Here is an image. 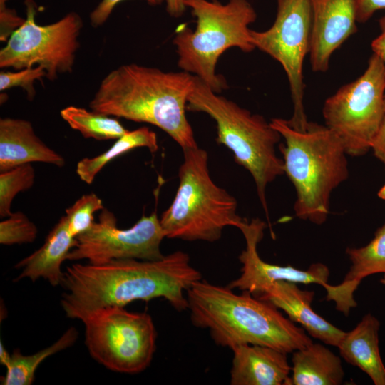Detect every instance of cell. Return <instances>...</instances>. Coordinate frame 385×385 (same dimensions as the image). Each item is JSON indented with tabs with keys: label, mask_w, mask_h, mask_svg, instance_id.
Instances as JSON below:
<instances>
[{
	"label": "cell",
	"mask_w": 385,
	"mask_h": 385,
	"mask_svg": "<svg viewBox=\"0 0 385 385\" xmlns=\"http://www.w3.org/2000/svg\"><path fill=\"white\" fill-rule=\"evenodd\" d=\"M202 279L181 250L160 260L125 259L101 265L73 263L64 272L61 304L66 315L82 320L109 306L165 299L175 309H188L187 291Z\"/></svg>",
	"instance_id": "cell-1"
},
{
	"label": "cell",
	"mask_w": 385,
	"mask_h": 385,
	"mask_svg": "<svg viewBox=\"0 0 385 385\" xmlns=\"http://www.w3.org/2000/svg\"><path fill=\"white\" fill-rule=\"evenodd\" d=\"M195 76L130 63L109 72L89 102L106 115L155 125L183 150L197 147L186 117Z\"/></svg>",
	"instance_id": "cell-2"
},
{
	"label": "cell",
	"mask_w": 385,
	"mask_h": 385,
	"mask_svg": "<svg viewBox=\"0 0 385 385\" xmlns=\"http://www.w3.org/2000/svg\"><path fill=\"white\" fill-rule=\"evenodd\" d=\"M186 297L192 323L207 329L219 346L232 349L241 344L261 345L289 354L312 343L303 328L248 292L237 294L227 286L200 279Z\"/></svg>",
	"instance_id": "cell-3"
},
{
	"label": "cell",
	"mask_w": 385,
	"mask_h": 385,
	"mask_svg": "<svg viewBox=\"0 0 385 385\" xmlns=\"http://www.w3.org/2000/svg\"><path fill=\"white\" fill-rule=\"evenodd\" d=\"M271 125L284 139L279 146L284 174L296 191L295 216L317 225L329 212L332 192L349 177L347 153L339 138L326 125L309 122L305 130L274 118Z\"/></svg>",
	"instance_id": "cell-4"
},
{
	"label": "cell",
	"mask_w": 385,
	"mask_h": 385,
	"mask_svg": "<svg viewBox=\"0 0 385 385\" xmlns=\"http://www.w3.org/2000/svg\"><path fill=\"white\" fill-rule=\"evenodd\" d=\"M187 110L205 113L215 121L217 142L229 148L235 162L250 173L268 217L266 188L284 174L283 160L275 150L280 133L263 116L219 95L197 76L188 98Z\"/></svg>",
	"instance_id": "cell-5"
},
{
	"label": "cell",
	"mask_w": 385,
	"mask_h": 385,
	"mask_svg": "<svg viewBox=\"0 0 385 385\" xmlns=\"http://www.w3.org/2000/svg\"><path fill=\"white\" fill-rule=\"evenodd\" d=\"M185 4L195 17L196 26L194 30L181 27L174 36L178 67L219 93L227 83L216 73L217 62L230 48L246 53L255 48L249 26L255 21L256 11L247 0H229L225 4L218 0H185Z\"/></svg>",
	"instance_id": "cell-6"
},
{
	"label": "cell",
	"mask_w": 385,
	"mask_h": 385,
	"mask_svg": "<svg viewBox=\"0 0 385 385\" xmlns=\"http://www.w3.org/2000/svg\"><path fill=\"white\" fill-rule=\"evenodd\" d=\"M183 151L178 188L161 227L167 238L215 242L225 227L239 228L246 220L237 213L236 199L212 180L207 151L198 146Z\"/></svg>",
	"instance_id": "cell-7"
},
{
	"label": "cell",
	"mask_w": 385,
	"mask_h": 385,
	"mask_svg": "<svg viewBox=\"0 0 385 385\" xmlns=\"http://www.w3.org/2000/svg\"><path fill=\"white\" fill-rule=\"evenodd\" d=\"M81 322L89 354L106 369L135 374L150 365L157 331L149 314L109 306L91 312Z\"/></svg>",
	"instance_id": "cell-8"
},
{
	"label": "cell",
	"mask_w": 385,
	"mask_h": 385,
	"mask_svg": "<svg viewBox=\"0 0 385 385\" xmlns=\"http://www.w3.org/2000/svg\"><path fill=\"white\" fill-rule=\"evenodd\" d=\"M385 68L374 53L355 81L324 101L325 125L341 140L347 155L361 156L371 144L385 117Z\"/></svg>",
	"instance_id": "cell-9"
},
{
	"label": "cell",
	"mask_w": 385,
	"mask_h": 385,
	"mask_svg": "<svg viewBox=\"0 0 385 385\" xmlns=\"http://www.w3.org/2000/svg\"><path fill=\"white\" fill-rule=\"evenodd\" d=\"M24 4L26 18L0 50V67L21 70L41 66L51 81L71 73L83 26L80 15L71 11L56 22L40 25L35 20V2L24 0Z\"/></svg>",
	"instance_id": "cell-10"
},
{
	"label": "cell",
	"mask_w": 385,
	"mask_h": 385,
	"mask_svg": "<svg viewBox=\"0 0 385 385\" xmlns=\"http://www.w3.org/2000/svg\"><path fill=\"white\" fill-rule=\"evenodd\" d=\"M312 30L310 0H277L272 25L262 31L250 30L255 48L278 61L287 75L294 106L287 121L299 130H305L309 123L304 107L303 65L310 51Z\"/></svg>",
	"instance_id": "cell-11"
},
{
	"label": "cell",
	"mask_w": 385,
	"mask_h": 385,
	"mask_svg": "<svg viewBox=\"0 0 385 385\" xmlns=\"http://www.w3.org/2000/svg\"><path fill=\"white\" fill-rule=\"evenodd\" d=\"M165 237L155 212L142 216L128 229H120L114 214L104 207L98 221L76 237L68 260H86L93 265L125 259L157 260L164 257L160 244Z\"/></svg>",
	"instance_id": "cell-12"
},
{
	"label": "cell",
	"mask_w": 385,
	"mask_h": 385,
	"mask_svg": "<svg viewBox=\"0 0 385 385\" xmlns=\"http://www.w3.org/2000/svg\"><path fill=\"white\" fill-rule=\"evenodd\" d=\"M265 223L258 218L247 220L238 228L242 232L246 247L239 255L242 264L241 274L227 287L232 289L248 292L255 297L262 294L275 282L288 281L302 284H327L329 270L324 264H312L306 270L291 265L270 264L261 259L257 245L263 237Z\"/></svg>",
	"instance_id": "cell-13"
},
{
	"label": "cell",
	"mask_w": 385,
	"mask_h": 385,
	"mask_svg": "<svg viewBox=\"0 0 385 385\" xmlns=\"http://www.w3.org/2000/svg\"><path fill=\"white\" fill-rule=\"evenodd\" d=\"M312 30L309 59L314 72H326L333 53L356 31V0H310Z\"/></svg>",
	"instance_id": "cell-14"
},
{
	"label": "cell",
	"mask_w": 385,
	"mask_h": 385,
	"mask_svg": "<svg viewBox=\"0 0 385 385\" xmlns=\"http://www.w3.org/2000/svg\"><path fill=\"white\" fill-rule=\"evenodd\" d=\"M314 292L301 289L297 283L278 281L255 297L278 309L300 324L308 334L324 344L337 346L345 332L319 316L312 308Z\"/></svg>",
	"instance_id": "cell-15"
},
{
	"label": "cell",
	"mask_w": 385,
	"mask_h": 385,
	"mask_svg": "<svg viewBox=\"0 0 385 385\" xmlns=\"http://www.w3.org/2000/svg\"><path fill=\"white\" fill-rule=\"evenodd\" d=\"M232 385H290L292 366L286 353L254 344H241L232 349Z\"/></svg>",
	"instance_id": "cell-16"
},
{
	"label": "cell",
	"mask_w": 385,
	"mask_h": 385,
	"mask_svg": "<svg viewBox=\"0 0 385 385\" xmlns=\"http://www.w3.org/2000/svg\"><path fill=\"white\" fill-rule=\"evenodd\" d=\"M33 162L65 165L64 158L46 145L24 119H0V173Z\"/></svg>",
	"instance_id": "cell-17"
},
{
	"label": "cell",
	"mask_w": 385,
	"mask_h": 385,
	"mask_svg": "<svg viewBox=\"0 0 385 385\" xmlns=\"http://www.w3.org/2000/svg\"><path fill=\"white\" fill-rule=\"evenodd\" d=\"M351 265L344 280L337 285L326 284V299L334 301L336 309L348 315L356 306L354 294L365 277L377 273L385 274V222L377 229L374 238L365 246L346 249Z\"/></svg>",
	"instance_id": "cell-18"
},
{
	"label": "cell",
	"mask_w": 385,
	"mask_h": 385,
	"mask_svg": "<svg viewBox=\"0 0 385 385\" xmlns=\"http://www.w3.org/2000/svg\"><path fill=\"white\" fill-rule=\"evenodd\" d=\"M76 244V237L69 232L65 216H63L47 235L43 245L15 265L21 272L15 282L27 278L35 282L41 278L53 287L61 286L64 272L63 262L68 260L71 250Z\"/></svg>",
	"instance_id": "cell-19"
},
{
	"label": "cell",
	"mask_w": 385,
	"mask_h": 385,
	"mask_svg": "<svg viewBox=\"0 0 385 385\" xmlns=\"http://www.w3.org/2000/svg\"><path fill=\"white\" fill-rule=\"evenodd\" d=\"M380 323L366 314L351 331L344 332L337 347L349 364L366 373L375 385H385V367L379 349Z\"/></svg>",
	"instance_id": "cell-20"
},
{
	"label": "cell",
	"mask_w": 385,
	"mask_h": 385,
	"mask_svg": "<svg viewBox=\"0 0 385 385\" xmlns=\"http://www.w3.org/2000/svg\"><path fill=\"white\" fill-rule=\"evenodd\" d=\"M290 385H338L344 376L341 359L318 343L292 352Z\"/></svg>",
	"instance_id": "cell-21"
},
{
	"label": "cell",
	"mask_w": 385,
	"mask_h": 385,
	"mask_svg": "<svg viewBox=\"0 0 385 385\" xmlns=\"http://www.w3.org/2000/svg\"><path fill=\"white\" fill-rule=\"evenodd\" d=\"M137 148H147L151 153L156 152L158 144L155 133L147 127L128 130L103 153L79 160L76 165V173L81 180L91 184L107 163Z\"/></svg>",
	"instance_id": "cell-22"
},
{
	"label": "cell",
	"mask_w": 385,
	"mask_h": 385,
	"mask_svg": "<svg viewBox=\"0 0 385 385\" xmlns=\"http://www.w3.org/2000/svg\"><path fill=\"white\" fill-rule=\"evenodd\" d=\"M78 332L70 327L53 344L35 354L24 355L19 349L11 354L6 366V371L1 377L3 385H31L35 378V372L39 365L48 357L71 346L77 340Z\"/></svg>",
	"instance_id": "cell-23"
},
{
	"label": "cell",
	"mask_w": 385,
	"mask_h": 385,
	"mask_svg": "<svg viewBox=\"0 0 385 385\" xmlns=\"http://www.w3.org/2000/svg\"><path fill=\"white\" fill-rule=\"evenodd\" d=\"M61 118L86 138L97 140H116L128 130L113 116L84 108L70 106L60 111Z\"/></svg>",
	"instance_id": "cell-24"
},
{
	"label": "cell",
	"mask_w": 385,
	"mask_h": 385,
	"mask_svg": "<svg viewBox=\"0 0 385 385\" xmlns=\"http://www.w3.org/2000/svg\"><path fill=\"white\" fill-rule=\"evenodd\" d=\"M35 171L31 163H26L0 173V216L9 217L11 202L20 192L31 188L34 183Z\"/></svg>",
	"instance_id": "cell-25"
},
{
	"label": "cell",
	"mask_w": 385,
	"mask_h": 385,
	"mask_svg": "<svg viewBox=\"0 0 385 385\" xmlns=\"http://www.w3.org/2000/svg\"><path fill=\"white\" fill-rule=\"evenodd\" d=\"M103 208L101 199L95 193L82 195L66 210L64 216L70 233L76 237L88 231L95 222L94 213Z\"/></svg>",
	"instance_id": "cell-26"
},
{
	"label": "cell",
	"mask_w": 385,
	"mask_h": 385,
	"mask_svg": "<svg viewBox=\"0 0 385 385\" xmlns=\"http://www.w3.org/2000/svg\"><path fill=\"white\" fill-rule=\"evenodd\" d=\"M0 222V243L4 245L33 242L37 227L21 212H12Z\"/></svg>",
	"instance_id": "cell-27"
},
{
	"label": "cell",
	"mask_w": 385,
	"mask_h": 385,
	"mask_svg": "<svg viewBox=\"0 0 385 385\" xmlns=\"http://www.w3.org/2000/svg\"><path fill=\"white\" fill-rule=\"evenodd\" d=\"M46 77L45 68L41 66L26 68L18 71L0 72V91H4L14 87H21L26 93L27 98L32 101L36 95L34 81H42Z\"/></svg>",
	"instance_id": "cell-28"
},
{
	"label": "cell",
	"mask_w": 385,
	"mask_h": 385,
	"mask_svg": "<svg viewBox=\"0 0 385 385\" xmlns=\"http://www.w3.org/2000/svg\"><path fill=\"white\" fill-rule=\"evenodd\" d=\"M124 0H101L98 6L90 13L89 19L93 27L102 26L108 19L113 10ZM152 6L160 5L164 0H145Z\"/></svg>",
	"instance_id": "cell-29"
},
{
	"label": "cell",
	"mask_w": 385,
	"mask_h": 385,
	"mask_svg": "<svg viewBox=\"0 0 385 385\" xmlns=\"http://www.w3.org/2000/svg\"><path fill=\"white\" fill-rule=\"evenodd\" d=\"M356 19L359 23H365L374 14L385 9V0H356Z\"/></svg>",
	"instance_id": "cell-30"
},
{
	"label": "cell",
	"mask_w": 385,
	"mask_h": 385,
	"mask_svg": "<svg viewBox=\"0 0 385 385\" xmlns=\"http://www.w3.org/2000/svg\"><path fill=\"white\" fill-rule=\"evenodd\" d=\"M371 150L385 165V117L372 140Z\"/></svg>",
	"instance_id": "cell-31"
},
{
	"label": "cell",
	"mask_w": 385,
	"mask_h": 385,
	"mask_svg": "<svg viewBox=\"0 0 385 385\" xmlns=\"http://www.w3.org/2000/svg\"><path fill=\"white\" fill-rule=\"evenodd\" d=\"M380 34L372 41L371 49L384 63L385 68V15L379 21Z\"/></svg>",
	"instance_id": "cell-32"
},
{
	"label": "cell",
	"mask_w": 385,
	"mask_h": 385,
	"mask_svg": "<svg viewBox=\"0 0 385 385\" xmlns=\"http://www.w3.org/2000/svg\"><path fill=\"white\" fill-rule=\"evenodd\" d=\"M185 0H165L166 10L169 15L174 17L180 16L186 9Z\"/></svg>",
	"instance_id": "cell-33"
},
{
	"label": "cell",
	"mask_w": 385,
	"mask_h": 385,
	"mask_svg": "<svg viewBox=\"0 0 385 385\" xmlns=\"http://www.w3.org/2000/svg\"><path fill=\"white\" fill-rule=\"evenodd\" d=\"M10 356H11V354H9L7 352L4 344L1 342L0 344V362L1 364L6 366L9 361Z\"/></svg>",
	"instance_id": "cell-34"
},
{
	"label": "cell",
	"mask_w": 385,
	"mask_h": 385,
	"mask_svg": "<svg viewBox=\"0 0 385 385\" xmlns=\"http://www.w3.org/2000/svg\"><path fill=\"white\" fill-rule=\"evenodd\" d=\"M378 195L383 200H385V185L379 190Z\"/></svg>",
	"instance_id": "cell-35"
},
{
	"label": "cell",
	"mask_w": 385,
	"mask_h": 385,
	"mask_svg": "<svg viewBox=\"0 0 385 385\" xmlns=\"http://www.w3.org/2000/svg\"><path fill=\"white\" fill-rule=\"evenodd\" d=\"M381 283L385 286V274L384 277L381 279Z\"/></svg>",
	"instance_id": "cell-36"
},
{
	"label": "cell",
	"mask_w": 385,
	"mask_h": 385,
	"mask_svg": "<svg viewBox=\"0 0 385 385\" xmlns=\"http://www.w3.org/2000/svg\"><path fill=\"white\" fill-rule=\"evenodd\" d=\"M384 102H385V96H384Z\"/></svg>",
	"instance_id": "cell-37"
}]
</instances>
